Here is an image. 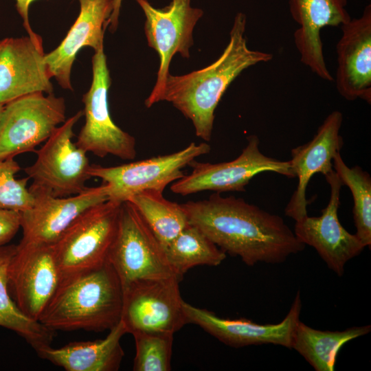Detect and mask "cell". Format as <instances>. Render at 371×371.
I'll list each match as a JSON object with an SVG mask.
<instances>
[{"label":"cell","mask_w":371,"mask_h":371,"mask_svg":"<svg viewBox=\"0 0 371 371\" xmlns=\"http://www.w3.org/2000/svg\"><path fill=\"white\" fill-rule=\"evenodd\" d=\"M181 204L190 224L248 266L281 263L304 249L305 245L280 216L243 199L214 192L207 199Z\"/></svg>","instance_id":"cell-1"},{"label":"cell","mask_w":371,"mask_h":371,"mask_svg":"<svg viewBox=\"0 0 371 371\" xmlns=\"http://www.w3.org/2000/svg\"><path fill=\"white\" fill-rule=\"evenodd\" d=\"M246 15L238 12L229 32V41L219 58L209 66L191 73L169 74L161 101L171 102L192 121L196 135L211 139L214 111L229 85L245 69L267 63L273 55L250 49L245 36Z\"/></svg>","instance_id":"cell-2"},{"label":"cell","mask_w":371,"mask_h":371,"mask_svg":"<svg viewBox=\"0 0 371 371\" xmlns=\"http://www.w3.org/2000/svg\"><path fill=\"white\" fill-rule=\"evenodd\" d=\"M123 288L108 262L60 286L38 322L49 329L110 330L121 320Z\"/></svg>","instance_id":"cell-3"},{"label":"cell","mask_w":371,"mask_h":371,"mask_svg":"<svg viewBox=\"0 0 371 371\" xmlns=\"http://www.w3.org/2000/svg\"><path fill=\"white\" fill-rule=\"evenodd\" d=\"M122 203L108 200L89 207L53 245L60 286L108 262Z\"/></svg>","instance_id":"cell-4"},{"label":"cell","mask_w":371,"mask_h":371,"mask_svg":"<svg viewBox=\"0 0 371 371\" xmlns=\"http://www.w3.org/2000/svg\"><path fill=\"white\" fill-rule=\"evenodd\" d=\"M82 115L80 111L66 120L36 150V161L24 169L32 180L30 188L64 197L78 194L87 188L91 164L87 153L72 141L74 127Z\"/></svg>","instance_id":"cell-5"},{"label":"cell","mask_w":371,"mask_h":371,"mask_svg":"<svg viewBox=\"0 0 371 371\" xmlns=\"http://www.w3.org/2000/svg\"><path fill=\"white\" fill-rule=\"evenodd\" d=\"M108 262L122 288L137 280L177 276L163 246L129 201L121 205L117 231Z\"/></svg>","instance_id":"cell-6"},{"label":"cell","mask_w":371,"mask_h":371,"mask_svg":"<svg viewBox=\"0 0 371 371\" xmlns=\"http://www.w3.org/2000/svg\"><path fill=\"white\" fill-rule=\"evenodd\" d=\"M65 102L53 93H34L4 104L0 116V159L14 158L46 141L66 120Z\"/></svg>","instance_id":"cell-7"},{"label":"cell","mask_w":371,"mask_h":371,"mask_svg":"<svg viewBox=\"0 0 371 371\" xmlns=\"http://www.w3.org/2000/svg\"><path fill=\"white\" fill-rule=\"evenodd\" d=\"M207 142H192L177 152L114 166L91 164L89 173L106 186L109 201L123 203L146 190L164 192L166 186L184 176L182 169L210 152Z\"/></svg>","instance_id":"cell-8"},{"label":"cell","mask_w":371,"mask_h":371,"mask_svg":"<svg viewBox=\"0 0 371 371\" xmlns=\"http://www.w3.org/2000/svg\"><path fill=\"white\" fill-rule=\"evenodd\" d=\"M247 139L240 155L232 161L215 164L192 161L189 165L192 168L191 172L173 182L170 190L181 196L203 191L245 192L251 179L262 172L295 177L289 161H280L262 153L258 136L251 135Z\"/></svg>","instance_id":"cell-9"},{"label":"cell","mask_w":371,"mask_h":371,"mask_svg":"<svg viewBox=\"0 0 371 371\" xmlns=\"http://www.w3.org/2000/svg\"><path fill=\"white\" fill-rule=\"evenodd\" d=\"M92 71L91 87L82 97L85 122L75 143L86 153L101 158L111 155L124 160L133 159L137 155L135 137L117 126L110 115L111 78L104 49L92 57Z\"/></svg>","instance_id":"cell-10"},{"label":"cell","mask_w":371,"mask_h":371,"mask_svg":"<svg viewBox=\"0 0 371 371\" xmlns=\"http://www.w3.org/2000/svg\"><path fill=\"white\" fill-rule=\"evenodd\" d=\"M176 276L133 281L123 287L121 322L127 333L166 332L175 334L189 324Z\"/></svg>","instance_id":"cell-11"},{"label":"cell","mask_w":371,"mask_h":371,"mask_svg":"<svg viewBox=\"0 0 371 371\" xmlns=\"http://www.w3.org/2000/svg\"><path fill=\"white\" fill-rule=\"evenodd\" d=\"M135 1L146 16L144 32L148 45L159 58L156 83L145 100L146 106L150 108L161 101L173 56L178 53L184 58H190L193 30L203 12L191 7V0H172L163 8H154L147 0Z\"/></svg>","instance_id":"cell-12"},{"label":"cell","mask_w":371,"mask_h":371,"mask_svg":"<svg viewBox=\"0 0 371 371\" xmlns=\"http://www.w3.org/2000/svg\"><path fill=\"white\" fill-rule=\"evenodd\" d=\"M34 196L33 205L21 212L23 236L16 250L25 251L53 245L72 221L89 207L109 200L106 186L87 187L83 192L58 197L29 188Z\"/></svg>","instance_id":"cell-13"},{"label":"cell","mask_w":371,"mask_h":371,"mask_svg":"<svg viewBox=\"0 0 371 371\" xmlns=\"http://www.w3.org/2000/svg\"><path fill=\"white\" fill-rule=\"evenodd\" d=\"M330 194L319 216H305L296 221L294 234L305 245L313 247L327 267L342 276L346 264L366 247L355 234L349 233L339 221L340 192L344 186L333 170L325 175Z\"/></svg>","instance_id":"cell-14"},{"label":"cell","mask_w":371,"mask_h":371,"mask_svg":"<svg viewBox=\"0 0 371 371\" xmlns=\"http://www.w3.org/2000/svg\"><path fill=\"white\" fill-rule=\"evenodd\" d=\"M53 245L15 252L8 269L12 297L28 317L38 321L60 287Z\"/></svg>","instance_id":"cell-15"},{"label":"cell","mask_w":371,"mask_h":371,"mask_svg":"<svg viewBox=\"0 0 371 371\" xmlns=\"http://www.w3.org/2000/svg\"><path fill=\"white\" fill-rule=\"evenodd\" d=\"M189 323L199 326L220 341L232 347L273 344L291 348L293 335L302 309L298 291L286 317L278 324H260L245 318L227 319L183 302Z\"/></svg>","instance_id":"cell-16"},{"label":"cell","mask_w":371,"mask_h":371,"mask_svg":"<svg viewBox=\"0 0 371 371\" xmlns=\"http://www.w3.org/2000/svg\"><path fill=\"white\" fill-rule=\"evenodd\" d=\"M42 40L28 36L0 41V104L34 93H53Z\"/></svg>","instance_id":"cell-17"},{"label":"cell","mask_w":371,"mask_h":371,"mask_svg":"<svg viewBox=\"0 0 371 371\" xmlns=\"http://www.w3.org/2000/svg\"><path fill=\"white\" fill-rule=\"evenodd\" d=\"M342 121V113L339 111H333L310 142L291 150L289 162L298 182L284 212L295 221L308 215L309 201L306 199V191L311 178L316 173L325 176L333 170V159L344 144L339 133Z\"/></svg>","instance_id":"cell-18"},{"label":"cell","mask_w":371,"mask_h":371,"mask_svg":"<svg viewBox=\"0 0 371 371\" xmlns=\"http://www.w3.org/2000/svg\"><path fill=\"white\" fill-rule=\"evenodd\" d=\"M342 34L336 45L337 69L335 85L346 100L371 102V5L359 18L341 26Z\"/></svg>","instance_id":"cell-19"},{"label":"cell","mask_w":371,"mask_h":371,"mask_svg":"<svg viewBox=\"0 0 371 371\" xmlns=\"http://www.w3.org/2000/svg\"><path fill=\"white\" fill-rule=\"evenodd\" d=\"M293 19L299 25L294 42L301 62L322 80L333 81L323 54L321 30L348 22V0H289Z\"/></svg>","instance_id":"cell-20"},{"label":"cell","mask_w":371,"mask_h":371,"mask_svg":"<svg viewBox=\"0 0 371 371\" xmlns=\"http://www.w3.org/2000/svg\"><path fill=\"white\" fill-rule=\"evenodd\" d=\"M79 14L60 44L45 55L51 78L72 90L71 71L77 54L84 47L95 52L104 49V34L113 9V0H78Z\"/></svg>","instance_id":"cell-21"},{"label":"cell","mask_w":371,"mask_h":371,"mask_svg":"<svg viewBox=\"0 0 371 371\" xmlns=\"http://www.w3.org/2000/svg\"><path fill=\"white\" fill-rule=\"evenodd\" d=\"M126 330L120 322L104 339L70 342L60 348L37 350L42 359L67 371H116L124 356L120 340Z\"/></svg>","instance_id":"cell-22"},{"label":"cell","mask_w":371,"mask_h":371,"mask_svg":"<svg viewBox=\"0 0 371 371\" xmlns=\"http://www.w3.org/2000/svg\"><path fill=\"white\" fill-rule=\"evenodd\" d=\"M370 330V325L350 327L341 331L321 330L300 320L293 335L291 348L301 355L315 370L333 371L342 346Z\"/></svg>","instance_id":"cell-23"},{"label":"cell","mask_w":371,"mask_h":371,"mask_svg":"<svg viewBox=\"0 0 371 371\" xmlns=\"http://www.w3.org/2000/svg\"><path fill=\"white\" fill-rule=\"evenodd\" d=\"M16 245L0 247V326L15 332L35 351L51 346L53 330L25 315L12 297L8 286V269Z\"/></svg>","instance_id":"cell-24"},{"label":"cell","mask_w":371,"mask_h":371,"mask_svg":"<svg viewBox=\"0 0 371 371\" xmlns=\"http://www.w3.org/2000/svg\"><path fill=\"white\" fill-rule=\"evenodd\" d=\"M163 247L174 272L181 279L194 267L218 266L226 258L223 250L190 223Z\"/></svg>","instance_id":"cell-25"},{"label":"cell","mask_w":371,"mask_h":371,"mask_svg":"<svg viewBox=\"0 0 371 371\" xmlns=\"http://www.w3.org/2000/svg\"><path fill=\"white\" fill-rule=\"evenodd\" d=\"M164 247L190 223L181 204L168 201L163 192L146 190L128 199Z\"/></svg>","instance_id":"cell-26"},{"label":"cell","mask_w":371,"mask_h":371,"mask_svg":"<svg viewBox=\"0 0 371 371\" xmlns=\"http://www.w3.org/2000/svg\"><path fill=\"white\" fill-rule=\"evenodd\" d=\"M333 167L344 186L349 188L354 201L355 235L365 247L371 245V177L359 166L348 167L340 152L333 159Z\"/></svg>","instance_id":"cell-27"},{"label":"cell","mask_w":371,"mask_h":371,"mask_svg":"<svg viewBox=\"0 0 371 371\" xmlns=\"http://www.w3.org/2000/svg\"><path fill=\"white\" fill-rule=\"evenodd\" d=\"M134 371H169L174 334L166 332H137Z\"/></svg>","instance_id":"cell-28"},{"label":"cell","mask_w":371,"mask_h":371,"mask_svg":"<svg viewBox=\"0 0 371 371\" xmlns=\"http://www.w3.org/2000/svg\"><path fill=\"white\" fill-rule=\"evenodd\" d=\"M21 169L14 158L0 159V208L23 212L33 205L34 196L27 188L29 177H15Z\"/></svg>","instance_id":"cell-29"},{"label":"cell","mask_w":371,"mask_h":371,"mask_svg":"<svg viewBox=\"0 0 371 371\" xmlns=\"http://www.w3.org/2000/svg\"><path fill=\"white\" fill-rule=\"evenodd\" d=\"M19 212L0 208V247L6 245L21 228Z\"/></svg>","instance_id":"cell-30"},{"label":"cell","mask_w":371,"mask_h":371,"mask_svg":"<svg viewBox=\"0 0 371 371\" xmlns=\"http://www.w3.org/2000/svg\"><path fill=\"white\" fill-rule=\"evenodd\" d=\"M18 12L23 20V25L28 33V36L33 38H41L32 30L28 17L29 8L35 0H15Z\"/></svg>","instance_id":"cell-31"},{"label":"cell","mask_w":371,"mask_h":371,"mask_svg":"<svg viewBox=\"0 0 371 371\" xmlns=\"http://www.w3.org/2000/svg\"><path fill=\"white\" fill-rule=\"evenodd\" d=\"M122 0H113V9L109 21V30L114 32L118 25V17L121 6Z\"/></svg>","instance_id":"cell-32"},{"label":"cell","mask_w":371,"mask_h":371,"mask_svg":"<svg viewBox=\"0 0 371 371\" xmlns=\"http://www.w3.org/2000/svg\"><path fill=\"white\" fill-rule=\"evenodd\" d=\"M3 106H4L3 104H0V116H1V112L3 111Z\"/></svg>","instance_id":"cell-33"}]
</instances>
